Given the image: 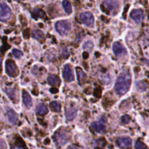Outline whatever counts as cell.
Segmentation results:
<instances>
[{"label": "cell", "instance_id": "52a82bcc", "mask_svg": "<svg viewBox=\"0 0 149 149\" xmlns=\"http://www.w3.org/2000/svg\"><path fill=\"white\" fill-rule=\"evenodd\" d=\"M116 144L119 148L122 149L127 148L132 146V140L128 137L119 138L116 140Z\"/></svg>", "mask_w": 149, "mask_h": 149}, {"label": "cell", "instance_id": "603a6c76", "mask_svg": "<svg viewBox=\"0 0 149 149\" xmlns=\"http://www.w3.org/2000/svg\"><path fill=\"white\" fill-rule=\"evenodd\" d=\"M13 54L16 58H21V56L23 55V53H22L20 50H18V49H13Z\"/></svg>", "mask_w": 149, "mask_h": 149}, {"label": "cell", "instance_id": "9c48e42d", "mask_svg": "<svg viewBox=\"0 0 149 149\" xmlns=\"http://www.w3.org/2000/svg\"><path fill=\"white\" fill-rule=\"evenodd\" d=\"M55 142L59 146H63L68 142V136L65 132H58L55 134Z\"/></svg>", "mask_w": 149, "mask_h": 149}, {"label": "cell", "instance_id": "44dd1931", "mask_svg": "<svg viewBox=\"0 0 149 149\" xmlns=\"http://www.w3.org/2000/svg\"><path fill=\"white\" fill-rule=\"evenodd\" d=\"M33 36L37 39H44L45 36H44V33L42 31L39 30H36L33 31Z\"/></svg>", "mask_w": 149, "mask_h": 149}, {"label": "cell", "instance_id": "8992f818", "mask_svg": "<svg viewBox=\"0 0 149 149\" xmlns=\"http://www.w3.org/2000/svg\"><path fill=\"white\" fill-rule=\"evenodd\" d=\"M6 71L10 77H16L17 74V66L15 63L12 60H8L6 61Z\"/></svg>", "mask_w": 149, "mask_h": 149}, {"label": "cell", "instance_id": "7a4b0ae2", "mask_svg": "<svg viewBox=\"0 0 149 149\" xmlns=\"http://www.w3.org/2000/svg\"><path fill=\"white\" fill-rule=\"evenodd\" d=\"M55 29L60 34L66 35L71 30V24L68 20H60L55 24Z\"/></svg>", "mask_w": 149, "mask_h": 149}, {"label": "cell", "instance_id": "8fae6325", "mask_svg": "<svg viewBox=\"0 0 149 149\" xmlns=\"http://www.w3.org/2000/svg\"><path fill=\"white\" fill-rule=\"evenodd\" d=\"M130 17L137 23H140L143 18V13L141 10H134L131 13Z\"/></svg>", "mask_w": 149, "mask_h": 149}, {"label": "cell", "instance_id": "30bf717a", "mask_svg": "<svg viewBox=\"0 0 149 149\" xmlns=\"http://www.w3.org/2000/svg\"><path fill=\"white\" fill-rule=\"evenodd\" d=\"M63 76V78L68 82H71L74 80V75H73L72 70H71L69 65H65L64 66Z\"/></svg>", "mask_w": 149, "mask_h": 149}, {"label": "cell", "instance_id": "ba28073f", "mask_svg": "<svg viewBox=\"0 0 149 149\" xmlns=\"http://www.w3.org/2000/svg\"><path fill=\"white\" fill-rule=\"evenodd\" d=\"M113 51L116 56H122L126 53V49L119 42H115L113 45Z\"/></svg>", "mask_w": 149, "mask_h": 149}, {"label": "cell", "instance_id": "f1b7e54d", "mask_svg": "<svg viewBox=\"0 0 149 149\" xmlns=\"http://www.w3.org/2000/svg\"><path fill=\"white\" fill-rule=\"evenodd\" d=\"M1 58H0V65H1Z\"/></svg>", "mask_w": 149, "mask_h": 149}, {"label": "cell", "instance_id": "7c38bea8", "mask_svg": "<svg viewBox=\"0 0 149 149\" xmlns=\"http://www.w3.org/2000/svg\"><path fill=\"white\" fill-rule=\"evenodd\" d=\"M22 97H23V101L24 103L25 106L27 108H31L32 106V100L31 96L29 93L26 91H23L22 93Z\"/></svg>", "mask_w": 149, "mask_h": 149}, {"label": "cell", "instance_id": "ac0fdd59", "mask_svg": "<svg viewBox=\"0 0 149 149\" xmlns=\"http://www.w3.org/2000/svg\"><path fill=\"white\" fill-rule=\"evenodd\" d=\"M62 4L64 10H65V11L68 14L71 13V12H72V8H71V4H70V2L68 1V0H63Z\"/></svg>", "mask_w": 149, "mask_h": 149}, {"label": "cell", "instance_id": "6da1fadb", "mask_svg": "<svg viewBox=\"0 0 149 149\" xmlns=\"http://www.w3.org/2000/svg\"><path fill=\"white\" fill-rule=\"evenodd\" d=\"M131 84V77L127 73L121 74L117 79L115 85V91L120 95H125L130 89Z\"/></svg>", "mask_w": 149, "mask_h": 149}, {"label": "cell", "instance_id": "4316f807", "mask_svg": "<svg viewBox=\"0 0 149 149\" xmlns=\"http://www.w3.org/2000/svg\"><path fill=\"white\" fill-rule=\"evenodd\" d=\"M68 149H78V148H77L76 147H74V146H70L69 148H68Z\"/></svg>", "mask_w": 149, "mask_h": 149}, {"label": "cell", "instance_id": "4fadbf2b", "mask_svg": "<svg viewBox=\"0 0 149 149\" xmlns=\"http://www.w3.org/2000/svg\"><path fill=\"white\" fill-rule=\"evenodd\" d=\"M7 116L8 119L13 125H15L17 122V115L13 109H8L7 110Z\"/></svg>", "mask_w": 149, "mask_h": 149}, {"label": "cell", "instance_id": "d6986e66", "mask_svg": "<svg viewBox=\"0 0 149 149\" xmlns=\"http://www.w3.org/2000/svg\"><path fill=\"white\" fill-rule=\"evenodd\" d=\"M50 108L53 111L60 112V111H61V105L57 101H52L50 103Z\"/></svg>", "mask_w": 149, "mask_h": 149}, {"label": "cell", "instance_id": "277c9868", "mask_svg": "<svg viewBox=\"0 0 149 149\" xmlns=\"http://www.w3.org/2000/svg\"><path fill=\"white\" fill-rule=\"evenodd\" d=\"M79 19L84 24L89 27H93L94 26V17L92 13L89 12L82 13L79 15Z\"/></svg>", "mask_w": 149, "mask_h": 149}, {"label": "cell", "instance_id": "5bb4252c", "mask_svg": "<svg viewBox=\"0 0 149 149\" xmlns=\"http://www.w3.org/2000/svg\"><path fill=\"white\" fill-rule=\"evenodd\" d=\"M48 83L51 85H59L60 83H61V80H60L59 77L56 75H54V74H52V75H49L47 79Z\"/></svg>", "mask_w": 149, "mask_h": 149}, {"label": "cell", "instance_id": "5b68a950", "mask_svg": "<svg viewBox=\"0 0 149 149\" xmlns=\"http://www.w3.org/2000/svg\"><path fill=\"white\" fill-rule=\"evenodd\" d=\"M106 119L104 117H103L100 119L99 122L92 123L91 126L97 133H104L106 132Z\"/></svg>", "mask_w": 149, "mask_h": 149}, {"label": "cell", "instance_id": "7402d4cb", "mask_svg": "<svg viewBox=\"0 0 149 149\" xmlns=\"http://www.w3.org/2000/svg\"><path fill=\"white\" fill-rule=\"evenodd\" d=\"M135 148L136 149H148L146 146L143 143L141 142V141H137L135 143Z\"/></svg>", "mask_w": 149, "mask_h": 149}, {"label": "cell", "instance_id": "484cf974", "mask_svg": "<svg viewBox=\"0 0 149 149\" xmlns=\"http://www.w3.org/2000/svg\"><path fill=\"white\" fill-rule=\"evenodd\" d=\"M5 148V143L2 140H0V149H4Z\"/></svg>", "mask_w": 149, "mask_h": 149}, {"label": "cell", "instance_id": "3957f363", "mask_svg": "<svg viewBox=\"0 0 149 149\" xmlns=\"http://www.w3.org/2000/svg\"><path fill=\"white\" fill-rule=\"evenodd\" d=\"M12 12L10 7L5 3H0V20L7 21L10 19Z\"/></svg>", "mask_w": 149, "mask_h": 149}, {"label": "cell", "instance_id": "2e32d148", "mask_svg": "<svg viewBox=\"0 0 149 149\" xmlns=\"http://www.w3.org/2000/svg\"><path fill=\"white\" fill-rule=\"evenodd\" d=\"M48 110L47 106H45L43 103H41V104L38 105L37 107H36V113L39 115H45L47 113Z\"/></svg>", "mask_w": 149, "mask_h": 149}, {"label": "cell", "instance_id": "9a60e30c", "mask_svg": "<svg viewBox=\"0 0 149 149\" xmlns=\"http://www.w3.org/2000/svg\"><path fill=\"white\" fill-rule=\"evenodd\" d=\"M65 114H66V118L68 120L71 121L74 119L77 114V110L74 108H68L65 110Z\"/></svg>", "mask_w": 149, "mask_h": 149}, {"label": "cell", "instance_id": "cb8c5ba5", "mask_svg": "<svg viewBox=\"0 0 149 149\" xmlns=\"http://www.w3.org/2000/svg\"><path fill=\"white\" fill-rule=\"evenodd\" d=\"M6 93H7V94L12 99L14 98L15 95H13V93H14V92H13V90H12V89H6Z\"/></svg>", "mask_w": 149, "mask_h": 149}, {"label": "cell", "instance_id": "e0dca14e", "mask_svg": "<svg viewBox=\"0 0 149 149\" xmlns=\"http://www.w3.org/2000/svg\"><path fill=\"white\" fill-rule=\"evenodd\" d=\"M77 77H78L79 83L81 84V81H83L84 79H86V74H84V71L80 68H77Z\"/></svg>", "mask_w": 149, "mask_h": 149}, {"label": "cell", "instance_id": "ffe728a7", "mask_svg": "<svg viewBox=\"0 0 149 149\" xmlns=\"http://www.w3.org/2000/svg\"><path fill=\"white\" fill-rule=\"evenodd\" d=\"M105 4H106V6H107L110 10H113V9H115L117 7V3H116L114 0H106V1H105Z\"/></svg>", "mask_w": 149, "mask_h": 149}, {"label": "cell", "instance_id": "d4e9b609", "mask_svg": "<svg viewBox=\"0 0 149 149\" xmlns=\"http://www.w3.org/2000/svg\"><path fill=\"white\" fill-rule=\"evenodd\" d=\"M122 122L125 124L129 123L130 121V117L129 116H127V115H125V116H124L122 118Z\"/></svg>", "mask_w": 149, "mask_h": 149}, {"label": "cell", "instance_id": "83f0119b", "mask_svg": "<svg viewBox=\"0 0 149 149\" xmlns=\"http://www.w3.org/2000/svg\"><path fill=\"white\" fill-rule=\"evenodd\" d=\"M14 149H23V148H22L21 147H15Z\"/></svg>", "mask_w": 149, "mask_h": 149}]
</instances>
